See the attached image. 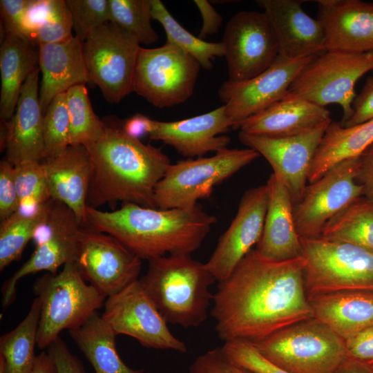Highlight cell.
I'll return each mask as SVG.
<instances>
[{"label":"cell","mask_w":373,"mask_h":373,"mask_svg":"<svg viewBox=\"0 0 373 373\" xmlns=\"http://www.w3.org/2000/svg\"><path fill=\"white\" fill-rule=\"evenodd\" d=\"M122 131L129 137L140 140L150 135L153 119L141 113H136L121 124Z\"/></svg>","instance_id":"cell-51"},{"label":"cell","mask_w":373,"mask_h":373,"mask_svg":"<svg viewBox=\"0 0 373 373\" xmlns=\"http://www.w3.org/2000/svg\"><path fill=\"white\" fill-rule=\"evenodd\" d=\"M356 182L363 187V196L373 201V142L358 155Z\"/></svg>","instance_id":"cell-49"},{"label":"cell","mask_w":373,"mask_h":373,"mask_svg":"<svg viewBox=\"0 0 373 373\" xmlns=\"http://www.w3.org/2000/svg\"><path fill=\"white\" fill-rule=\"evenodd\" d=\"M251 343L289 373H336L347 356L345 341L314 317Z\"/></svg>","instance_id":"cell-5"},{"label":"cell","mask_w":373,"mask_h":373,"mask_svg":"<svg viewBox=\"0 0 373 373\" xmlns=\"http://www.w3.org/2000/svg\"><path fill=\"white\" fill-rule=\"evenodd\" d=\"M91 160L87 207L122 201L156 208L157 184L172 164L159 148L127 135L121 124L107 126L86 146Z\"/></svg>","instance_id":"cell-2"},{"label":"cell","mask_w":373,"mask_h":373,"mask_svg":"<svg viewBox=\"0 0 373 373\" xmlns=\"http://www.w3.org/2000/svg\"><path fill=\"white\" fill-rule=\"evenodd\" d=\"M39 68L24 82L15 112L6 122L8 140L6 160L14 165L28 160L45 158L43 121L39 102Z\"/></svg>","instance_id":"cell-25"},{"label":"cell","mask_w":373,"mask_h":373,"mask_svg":"<svg viewBox=\"0 0 373 373\" xmlns=\"http://www.w3.org/2000/svg\"><path fill=\"white\" fill-rule=\"evenodd\" d=\"M345 343L348 356L367 363L373 362V327L359 332Z\"/></svg>","instance_id":"cell-48"},{"label":"cell","mask_w":373,"mask_h":373,"mask_svg":"<svg viewBox=\"0 0 373 373\" xmlns=\"http://www.w3.org/2000/svg\"><path fill=\"white\" fill-rule=\"evenodd\" d=\"M370 70L373 71V52L326 50L305 67L287 93L323 107L338 104L343 110L339 122L343 125L352 113L356 83Z\"/></svg>","instance_id":"cell-9"},{"label":"cell","mask_w":373,"mask_h":373,"mask_svg":"<svg viewBox=\"0 0 373 373\" xmlns=\"http://www.w3.org/2000/svg\"><path fill=\"white\" fill-rule=\"evenodd\" d=\"M45 158L54 157L70 146V117L66 93L56 96L44 114Z\"/></svg>","instance_id":"cell-39"},{"label":"cell","mask_w":373,"mask_h":373,"mask_svg":"<svg viewBox=\"0 0 373 373\" xmlns=\"http://www.w3.org/2000/svg\"><path fill=\"white\" fill-rule=\"evenodd\" d=\"M42 164L50 198L69 207L85 227L91 173V160L86 147L70 145L61 153L44 159Z\"/></svg>","instance_id":"cell-24"},{"label":"cell","mask_w":373,"mask_h":373,"mask_svg":"<svg viewBox=\"0 0 373 373\" xmlns=\"http://www.w3.org/2000/svg\"><path fill=\"white\" fill-rule=\"evenodd\" d=\"M39 46L28 39L7 34L1 42L0 118L13 116L22 86L28 77L39 68Z\"/></svg>","instance_id":"cell-29"},{"label":"cell","mask_w":373,"mask_h":373,"mask_svg":"<svg viewBox=\"0 0 373 373\" xmlns=\"http://www.w3.org/2000/svg\"><path fill=\"white\" fill-rule=\"evenodd\" d=\"M70 10L64 0H50L48 12L32 42L37 46L64 41L73 35Z\"/></svg>","instance_id":"cell-41"},{"label":"cell","mask_w":373,"mask_h":373,"mask_svg":"<svg viewBox=\"0 0 373 373\" xmlns=\"http://www.w3.org/2000/svg\"><path fill=\"white\" fill-rule=\"evenodd\" d=\"M69 334L95 373H149L132 369L122 361L115 346L117 335L97 312Z\"/></svg>","instance_id":"cell-31"},{"label":"cell","mask_w":373,"mask_h":373,"mask_svg":"<svg viewBox=\"0 0 373 373\" xmlns=\"http://www.w3.org/2000/svg\"><path fill=\"white\" fill-rule=\"evenodd\" d=\"M33 291L41 304L37 345L48 348L64 329H76L102 307L106 296L87 284L75 262L59 273H47L35 280Z\"/></svg>","instance_id":"cell-6"},{"label":"cell","mask_w":373,"mask_h":373,"mask_svg":"<svg viewBox=\"0 0 373 373\" xmlns=\"http://www.w3.org/2000/svg\"><path fill=\"white\" fill-rule=\"evenodd\" d=\"M358 155L344 160L307 186L294 207V218L300 238L320 237L325 224L358 198L363 187L356 182Z\"/></svg>","instance_id":"cell-12"},{"label":"cell","mask_w":373,"mask_h":373,"mask_svg":"<svg viewBox=\"0 0 373 373\" xmlns=\"http://www.w3.org/2000/svg\"><path fill=\"white\" fill-rule=\"evenodd\" d=\"M30 0H1L0 12L6 34L24 36L23 21Z\"/></svg>","instance_id":"cell-45"},{"label":"cell","mask_w":373,"mask_h":373,"mask_svg":"<svg viewBox=\"0 0 373 373\" xmlns=\"http://www.w3.org/2000/svg\"><path fill=\"white\" fill-rule=\"evenodd\" d=\"M49 200L35 212L26 213L19 209L1 220L0 225L1 271L21 257L28 241L36 236L38 230L46 223Z\"/></svg>","instance_id":"cell-34"},{"label":"cell","mask_w":373,"mask_h":373,"mask_svg":"<svg viewBox=\"0 0 373 373\" xmlns=\"http://www.w3.org/2000/svg\"><path fill=\"white\" fill-rule=\"evenodd\" d=\"M85 227L109 234L142 260L191 254L202 245L217 218L200 204L191 209H160L123 203L104 211L86 207Z\"/></svg>","instance_id":"cell-3"},{"label":"cell","mask_w":373,"mask_h":373,"mask_svg":"<svg viewBox=\"0 0 373 373\" xmlns=\"http://www.w3.org/2000/svg\"><path fill=\"white\" fill-rule=\"evenodd\" d=\"M222 348L232 362L256 373H289L265 358L249 341H227Z\"/></svg>","instance_id":"cell-42"},{"label":"cell","mask_w":373,"mask_h":373,"mask_svg":"<svg viewBox=\"0 0 373 373\" xmlns=\"http://www.w3.org/2000/svg\"><path fill=\"white\" fill-rule=\"evenodd\" d=\"M317 19L326 50L373 52V3L361 0H318Z\"/></svg>","instance_id":"cell-21"},{"label":"cell","mask_w":373,"mask_h":373,"mask_svg":"<svg viewBox=\"0 0 373 373\" xmlns=\"http://www.w3.org/2000/svg\"><path fill=\"white\" fill-rule=\"evenodd\" d=\"M41 304L36 297L23 320L0 338V361L4 373H30L36 361L35 347Z\"/></svg>","instance_id":"cell-32"},{"label":"cell","mask_w":373,"mask_h":373,"mask_svg":"<svg viewBox=\"0 0 373 373\" xmlns=\"http://www.w3.org/2000/svg\"><path fill=\"white\" fill-rule=\"evenodd\" d=\"M332 122L293 136L269 137L240 131L238 138L268 161L273 173L285 183L294 207L302 198L314 157Z\"/></svg>","instance_id":"cell-18"},{"label":"cell","mask_w":373,"mask_h":373,"mask_svg":"<svg viewBox=\"0 0 373 373\" xmlns=\"http://www.w3.org/2000/svg\"><path fill=\"white\" fill-rule=\"evenodd\" d=\"M222 43L229 79L248 80L260 74L279 55L278 41L264 12L240 11L226 24Z\"/></svg>","instance_id":"cell-13"},{"label":"cell","mask_w":373,"mask_h":373,"mask_svg":"<svg viewBox=\"0 0 373 373\" xmlns=\"http://www.w3.org/2000/svg\"><path fill=\"white\" fill-rule=\"evenodd\" d=\"M70 117V145L86 146L103 134L105 124L95 113L86 84L75 85L66 92Z\"/></svg>","instance_id":"cell-36"},{"label":"cell","mask_w":373,"mask_h":373,"mask_svg":"<svg viewBox=\"0 0 373 373\" xmlns=\"http://www.w3.org/2000/svg\"><path fill=\"white\" fill-rule=\"evenodd\" d=\"M146 273L139 280L168 323L195 327L208 317L216 279L205 263L189 254H169L149 259Z\"/></svg>","instance_id":"cell-4"},{"label":"cell","mask_w":373,"mask_h":373,"mask_svg":"<svg viewBox=\"0 0 373 373\" xmlns=\"http://www.w3.org/2000/svg\"><path fill=\"white\" fill-rule=\"evenodd\" d=\"M41 74L39 102L43 113L52 99L71 87L90 82L83 42L75 36L61 42L39 45Z\"/></svg>","instance_id":"cell-27"},{"label":"cell","mask_w":373,"mask_h":373,"mask_svg":"<svg viewBox=\"0 0 373 373\" xmlns=\"http://www.w3.org/2000/svg\"><path fill=\"white\" fill-rule=\"evenodd\" d=\"M315 57L289 59L279 55L270 67L253 78L224 81L218 93L227 115L234 124L233 128L283 98L294 80Z\"/></svg>","instance_id":"cell-16"},{"label":"cell","mask_w":373,"mask_h":373,"mask_svg":"<svg viewBox=\"0 0 373 373\" xmlns=\"http://www.w3.org/2000/svg\"><path fill=\"white\" fill-rule=\"evenodd\" d=\"M84 279L106 298L138 280L142 259L113 236L84 228L75 261Z\"/></svg>","instance_id":"cell-17"},{"label":"cell","mask_w":373,"mask_h":373,"mask_svg":"<svg viewBox=\"0 0 373 373\" xmlns=\"http://www.w3.org/2000/svg\"><path fill=\"white\" fill-rule=\"evenodd\" d=\"M152 19L165 30L166 41L193 57L206 70L213 68V60L224 55L221 42H208L190 33L169 12L160 0H151Z\"/></svg>","instance_id":"cell-35"},{"label":"cell","mask_w":373,"mask_h":373,"mask_svg":"<svg viewBox=\"0 0 373 373\" xmlns=\"http://www.w3.org/2000/svg\"><path fill=\"white\" fill-rule=\"evenodd\" d=\"M189 373H256L232 362L222 347L207 351L198 356L191 365Z\"/></svg>","instance_id":"cell-43"},{"label":"cell","mask_w":373,"mask_h":373,"mask_svg":"<svg viewBox=\"0 0 373 373\" xmlns=\"http://www.w3.org/2000/svg\"><path fill=\"white\" fill-rule=\"evenodd\" d=\"M268 204L267 184L246 191L237 213L206 265L219 283L226 280L262 236Z\"/></svg>","instance_id":"cell-19"},{"label":"cell","mask_w":373,"mask_h":373,"mask_svg":"<svg viewBox=\"0 0 373 373\" xmlns=\"http://www.w3.org/2000/svg\"><path fill=\"white\" fill-rule=\"evenodd\" d=\"M268 204L263 230L255 249L262 257L284 261L302 256V245L294 218V205L280 177L271 173L267 182Z\"/></svg>","instance_id":"cell-23"},{"label":"cell","mask_w":373,"mask_h":373,"mask_svg":"<svg viewBox=\"0 0 373 373\" xmlns=\"http://www.w3.org/2000/svg\"><path fill=\"white\" fill-rule=\"evenodd\" d=\"M20 208L14 178V164L6 159L0 162V219L7 218Z\"/></svg>","instance_id":"cell-44"},{"label":"cell","mask_w":373,"mask_h":373,"mask_svg":"<svg viewBox=\"0 0 373 373\" xmlns=\"http://www.w3.org/2000/svg\"><path fill=\"white\" fill-rule=\"evenodd\" d=\"M332 121L330 112L304 98L287 93L264 111L239 124L240 131L269 137H289Z\"/></svg>","instance_id":"cell-26"},{"label":"cell","mask_w":373,"mask_h":373,"mask_svg":"<svg viewBox=\"0 0 373 373\" xmlns=\"http://www.w3.org/2000/svg\"><path fill=\"white\" fill-rule=\"evenodd\" d=\"M110 21L132 34L144 45L159 41L151 21V0H109Z\"/></svg>","instance_id":"cell-37"},{"label":"cell","mask_w":373,"mask_h":373,"mask_svg":"<svg viewBox=\"0 0 373 373\" xmlns=\"http://www.w3.org/2000/svg\"><path fill=\"white\" fill-rule=\"evenodd\" d=\"M102 314L116 335L124 334L149 348L181 353L186 345L175 337L139 279L107 298Z\"/></svg>","instance_id":"cell-14"},{"label":"cell","mask_w":373,"mask_h":373,"mask_svg":"<svg viewBox=\"0 0 373 373\" xmlns=\"http://www.w3.org/2000/svg\"><path fill=\"white\" fill-rule=\"evenodd\" d=\"M200 68L193 57L168 41L157 48L140 47L133 92L160 108L182 104L192 96Z\"/></svg>","instance_id":"cell-10"},{"label":"cell","mask_w":373,"mask_h":373,"mask_svg":"<svg viewBox=\"0 0 373 373\" xmlns=\"http://www.w3.org/2000/svg\"><path fill=\"white\" fill-rule=\"evenodd\" d=\"M336 373H373V370L368 363L347 356Z\"/></svg>","instance_id":"cell-52"},{"label":"cell","mask_w":373,"mask_h":373,"mask_svg":"<svg viewBox=\"0 0 373 373\" xmlns=\"http://www.w3.org/2000/svg\"><path fill=\"white\" fill-rule=\"evenodd\" d=\"M300 241L307 298L337 291H373V253L321 236Z\"/></svg>","instance_id":"cell-8"},{"label":"cell","mask_w":373,"mask_h":373,"mask_svg":"<svg viewBox=\"0 0 373 373\" xmlns=\"http://www.w3.org/2000/svg\"><path fill=\"white\" fill-rule=\"evenodd\" d=\"M8 140V126L6 121L1 120L0 125V148L1 151L6 149Z\"/></svg>","instance_id":"cell-54"},{"label":"cell","mask_w":373,"mask_h":373,"mask_svg":"<svg viewBox=\"0 0 373 373\" xmlns=\"http://www.w3.org/2000/svg\"><path fill=\"white\" fill-rule=\"evenodd\" d=\"M255 150L226 148L210 157L187 158L171 164L156 186L155 207L191 209L208 198L213 187L256 160Z\"/></svg>","instance_id":"cell-7"},{"label":"cell","mask_w":373,"mask_h":373,"mask_svg":"<svg viewBox=\"0 0 373 373\" xmlns=\"http://www.w3.org/2000/svg\"><path fill=\"white\" fill-rule=\"evenodd\" d=\"M44 227L46 236L37 243L30 258L2 286L3 309L15 300L17 284L23 277L41 271L57 274L61 265L76 260L84 227L73 211L50 198Z\"/></svg>","instance_id":"cell-15"},{"label":"cell","mask_w":373,"mask_h":373,"mask_svg":"<svg viewBox=\"0 0 373 373\" xmlns=\"http://www.w3.org/2000/svg\"><path fill=\"white\" fill-rule=\"evenodd\" d=\"M14 178L21 211L35 212L50 199L42 162L28 160L14 165Z\"/></svg>","instance_id":"cell-38"},{"label":"cell","mask_w":373,"mask_h":373,"mask_svg":"<svg viewBox=\"0 0 373 373\" xmlns=\"http://www.w3.org/2000/svg\"><path fill=\"white\" fill-rule=\"evenodd\" d=\"M373 142V119L351 127L332 122L314 157L308 182L312 183L338 162L359 155Z\"/></svg>","instance_id":"cell-30"},{"label":"cell","mask_w":373,"mask_h":373,"mask_svg":"<svg viewBox=\"0 0 373 373\" xmlns=\"http://www.w3.org/2000/svg\"><path fill=\"white\" fill-rule=\"evenodd\" d=\"M0 373H4L3 363L0 361Z\"/></svg>","instance_id":"cell-55"},{"label":"cell","mask_w":373,"mask_h":373,"mask_svg":"<svg viewBox=\"0 0 373 373\" xmlns=\"http://www.w3.org/2000/svg\"><path fill=\"white\" fill-rule=\"evenodd\" d=\"M352 113L343 125L351 127L373 119V75L368 77L360 93L356 95L352 105Z\"/></svg>","instance_id":"cell-46"},{"label":"cell","mask_w":373,"mask_h":373,"mask_svg":"<svg viewBox=\"0 0 373 373\" xmlns=\"http://www.w3.org/2000/svg\"><path fill=\"white\" fill-rule=\"evenodd\" d=\"M321 237L373 253V201L356 199L325 224Z\"/></svg>","instance_id":"cell-33"},{"label":"cell","mask_w":373,"mask_h":373,"mask_svg":"<svg viewBox=\"0 0 373 373\" xmlns=\"http://www.w3.org/2000/svg\"><path fill=\"white\" fill-rule=\"evenodd\" d=\"M57 373H86L81 361L74 356L59 337L48 347Z\"/></svg>","instance_id":"cell-47"},{"label":"cell","mask_w":373,"mask_h":373,"mask_svg":"<svg viewBox=\"0 0 373 373\" xmlns=\"http://www.w3.org/2000/svg\"><path fill=\"white\" fill-rule=\"evenodd\" d=\"M312 316L344 341L373 327V291H344L308 298Z\"/></svg>","instance_id":"cell-28"},{"label":"cell","mask_w":373,"mask_h":373,"mask_svg":"<svg viewBox=\"0 0 373 373\" xmlns=\"http://www.w3.org/2000/svg\"><path fill=\"white\" fill-rule=\"evenodd\" d=\"M30 373H57L55 363L48 352H43L37 356Z\"/></svg>","instance_id":"cell-53"},{"label":"cell","mask_w":373,"mask_h":373,"mask_svg":"<svg viewBox=\"0 0 373 373\" xmlns=\"http://www.w3.org/2000/svg\"><path fill=\"white\" fill-rule=\"evenodd\" d=\"M75 36L84 42L100 26L110 21L109 0H66Z\"/></svg>","instance_id":"cell-40"},{"label":"cell","mask_w":373,"mask_h":373,"mask_svg":"<svg viewBox=\"0 0 373 373\" xmlns=\"http://www.w3.org/2000/svg\"><path fill=\"white\" fill-rule=\"evenodd\" d=\"M202 17V24L198 37L204 40L207 37L216 34L222 22V17L207 0H194Z\"/></svg>","instance_id":"cell-50"},{"label":"cell","mask_w":373,"mask_h":373,"mask_svg":"<svg viewBox=\"0 0 373 373\" xmlns=\"http://www.w3.org/2000/svg\"><path fill=\"white\" fill-rule=\"evenodd\" d=\"M373 72V71H372Z\"/></svg>","instance_id":"cell-57"},{"label":"cell","mask_w":373,"mask_h":373,"mask_svg":"<svg viewBox=\"0 0 373 373\" xmlns=\"http://www.w3.org/2000/svg\"><path fill=\"white\" fill-rule=\"evenodd\" d=\"M304 270L303 256L275 261L250 251L213 294L218 337L253 343L313 317Z\"/></svg>","instance_id":"cell-1"},{"label":"cell","mask_w":373,"mask_h":373,"mask_svg":"<svg viewBox=\"0 0 373 373\" xmlns=\"http://www.w3.org/2000/svg\"><path fill=\"white\" fill-rule=\"evenodd\" d=\"M368 364L370 365V367H371L372 369L373 370V362L371 363H368Z\"/></svg>","instance_id":"cell-56"},{"label":"cell","mask_w":373,"mask_h":373,"mask_svg":"<svg viewBox=\"0 0 373 373\" xmlns=\"http://www.w3.org/2000/svg\"><path fill=\"white\" fill-rule=\"evenodd\" d=\"M276 35L279 55L289 59L318 56L326 51L323 28L303 9V1L258 0Z\"/></svg>","instance_id":"cell-22"},{"label":"cell","mask_w":373,"mask_h":373,"mask_svg":"<svg viewBox=\"0 0 373 373\" xmlns=\"http://www.w3.org/2000/svg\"><path fill=\"white\" fill-rule=\"evenodd\" d=\"M140 44L135 36L111 21L93 30L83 43L89 81L108 102L119 103L133 92Z\"/></svg>","instance_id":"cell-11"},{"label":"cell","mask_w":373,"mask_h":373,"mask_svg":"<svg viewBox=\"0 0 373 373\" xmlns=\"http://www.w3.org/2000/svg\"><path fill=\"white\" fill-rule=\"evenodd\" d=\"M233 126L222 105L210 112L181 120L153 119L149 137L171 146L183 157L194 158L227 148L231 138L223 133Z\"/></svg>","instance_id":"cell-20"}]
</instances>
